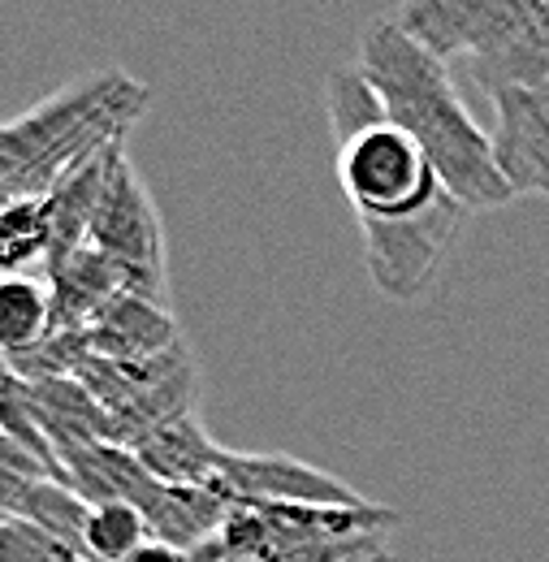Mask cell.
<instances>
[{
  "label": "cell",
  "instance_id": "6da1fadb",
  "mask_svg": "<svg viewBox=\"0 0 549 562\" xmlns=\"http://www.w3.org/2000/svg\"><path fill=\"white\" fill-rule=\"evenodd\" d=\"M355 66L372 82L390 122H399L424 147L455 200H463L472 212L506 209L515 200L497 169L493 135L481 131L437 53L412 40L394 18H377L359 40Z\"/></svg>",
  "mask_w": 549,
  "mask_h": 562
},
{
  "label": "cell",
  "instance_id": "7a4b0ae2",
  "mask_svg": "<svg viewBox=\"0 0 549 562\" xmlns=\"http://www.w3.org/2000/svg\"><path fill=\"white\" fill-rule=\"evenodd\" d=\"M152 104V87L126 70H96L57 87L0 131V191L9 200L48 195L100 160L117 143H131L135 122Z\"/></svg>",
  "mask_w": 549,
  "mask_h": 562
},
{
  "label": "cell",
  "instance_id": "3957f363",
  "mask_svg": "<svg viewBox=\"0 0 549 562\" xmlns=\"http://www.w3.org/2000/svg\"><path fill=\"white\" fill-rule=\"evenodd\" d=\"M325 113L338 143V182L359 221L415 216L446 191L424 147L399 122H390L359 66L329 74Z\"/></svg>",
  "mask_w": 549,
  "mask_h": 562
},
{
  "label": "cell",
  "instance_id": "277c9868",
  "mask_svg": "<svg viewBox=\"0 0 549 562\" xmlns=\"http://www.w3.org/2000/svg\"><path fill=\"white\" fill-rule=\"evenodd\" d=\"M472 209L441 191L428 209L399 221H359L363 238V269L390 303H415L428 294V285L441 273V260L459 243Z\"/></svg>",
  "mask_w": 549,
  "mask_h": 562
},
{
  "label": "cell",
  "instance_id": "5b68a950",
  "mask_svg": "<svg viewBox=\"0 0 549 562\" xmlns=\"http://www.w3.org/2000/svg\"><path fill=\"white\" fill-rule=\"evenodd\" d=\"M96 251H104L126 281V294H143L165 303L169 294V265H165V229H160V212L147 195V182L131 160V147H113L109 160V182H104V200L91 225V243Z\"/></svg>",
  "mask_w": 549,
  "mask_h": 562
},
{
  "label": "cell",
  "instance_id": "8992f818",
  "mask_svg": "<svg viewBox=\"0 0 549 562\" xmlns=\"http://www.w3.org/2000/svg\"><path fill=\"white\" fill-rule=\"evenodd\" d=\"M208 490L225 493L229 502H316V506H359L368 502L346 481L329 476L316 463L294 454H260V450H229L221 446L216 472Z\"/></svg>",
  "mask_w": 549,
  "mask_h": 562
},
{
  "label": "cell",
  "instance_id": "52a82bcc",
  "mask_svg": "<svg viewBox=\"0 0 549 562\" xmlns=\"http://www.w3.org/2000/svg\"><path fill=\"white\" fill-rule=\"evenodd\" d=\"M528 0H403L390 18L441 61L493 53L524 18Z\"/></svg>",
  "mask_w": 549,
  "mask_h": 562
},
{
  "label": "cell",
  "instance_id": "ba28073f",
  "mask_svg": "<svg viewBox=\"0 0 549 562\" xmlns=\"http://www.w3.org/2000/svg\"><path fill=\"white\" fill-rule=\"evenodd\" d=\"M493 156L515 200H549V87H515L489 95Z\"/></svg>",
  "mask_w": 549,
  "mask_h": 562
},
{
  "label": "cell",
  "instance_id": "9c48e42d",
  "mask_svg": "<svg viewBox=\"0 0 549 562\" xmlns=\"http://www.w3.org/2000/svg\"><path fill=\"white\" fill-rule=\"evenodd\" d=\"M82 347H87V355L131 363V359H156V355L182 347V334H178L169 303H156L143 294H117L82 329Z\"/></svg>",
  "mask_w": 549,
  "mask_h": 562
},
{
  "label": "cell",
  "instance_id": "30bf717a",
  "mask_svg": "<svg viewBox=\"0 0 549 562\" xmlns=\"http://www.w3.org/2000/svg\"><path fill=\"white\" fill-rule=\"evenodd\" d=\"M468 70L484 95L515 87H549V0H528L511 35L493 53L468 61Z\"/></svg>",
  "mask_w": 549,
  "mask_h": 562
},
{
  "label": "cell",
  "instance_id": "8fae6325",
  "mask_svg": "<svg viewBox=\"0 0 549 562\" xmlns=\"http://www.w3.org/2000/svg\"><path fill=\"white\" fill-rule=\"evenodd\" d=\"M138 463L160 476V481H173V485H212V472H216V454L221 446L208 437V428L200 424L195 412H182L169 424H160L156 432H147L135 446Z\"/></svg>",
  "mask_w": 549,
  "mask_h": 562
},
{
  "label": "cell",
  "instance_id": "7c38bea8",
  "mask_svg": "<svg viewBox=\"0 0 549 562\" xmlns=\"http://www.w3.org/2000/svg\"><path fill=\"white\" fill-rule=\"evenodd\" d=\"M0 510L13 519H26L53 537H66L74 546H82L87 532V515L91 502H82L66 481H31V476H13L0 472Z\"/></svg>",
  "mask_w": 549,
  "mask_h": 562
},
{
  "label": "cell",
  "instance_id": "4fadbf2b",
  "mask_svg": "<svg viewBox=\"0 0 549 562\" xmlns=\"http://www.w3.org/2000/svg\"><path fill=\"white\" fill-rule=\"evenodd\" d=\"M53 338V290L35 273L0 281V342L4 355H26Z\"/></svg>",
  "mask_w": 549,
  "mask_h": 562
},
{
  "label": "cell",
  "instance_id": "5bb4252c",
  "mask_svg": "<svg viewBox=\"0 0 549 562\" xmlns=\"http://www.w3.org/2000/svg\"><path fill=\"white\" fill-rule=\"evenodd\" d=\"M48 247H53L48 195L9 200L0 212V269H4V278H22L35 265H48Z\"/></svg>",
  "mask_w": 549,
  "mask_h": 562
},
{
  "label": "cell",
  "instance_id": "9a60e30c",
  "mask_svg": "<svg viewBox=\"0 0 549 562\" xmlns=\"http://www.w3.org/2000/svg\"><path fill=\"white\" fill-rule=\"evenodd\" d=\"M147 541H152V524L143 519L138 506H131V502L91 506L87 532H82V550L91 562H126Z\"/></svg>",
  "mask_w": 549,
  "mask_h": 562
},
{
  "label": "cell",
  "instance_id": "2e32d148",
  "mask_svg": "<svg viewBox=\"0 0 549 562\" xmlns=\"http://www.w3.org/2000/svg\"><path fill=\"white\" fill-rule=\"evenodd\" d=\"M0 562H91L82 546L66 537H53L26 519L4 515L0 519Z\"/></svg>",
  "mask_w": 549,
  "mask_h": 562
},
{
  "label": "cell",
  "instance_id": "e0dca14e",
  "mask_svg": "<svg viewBox=\"0 0 549 562\" xmlns=\"http://www.w3.org/2000/svg\"><path fill=\"white\" fill-rule=\"evenodd\" d=\"M126 562H195V554L191 550H178V546H169V541H147V546H138L135 554Z\"/></svg>",
  "mask_w": 549,
  "mask_h": 562
},
{
  "label": "cell",
  "instance_id": "ac0fdd59",
  "mask_svg": "<svg viewBox=\"0 0 549 562\" xmlns=\"http://www.w3.org/2000/svg\"><path fill=\"white\" fill-rule=\"evenodd\" d=\"M377 562H394V554H385V559H377Z\"/></svg>",
  "mask_w": 549,
  "mask_h": 562
}]
</instances>
